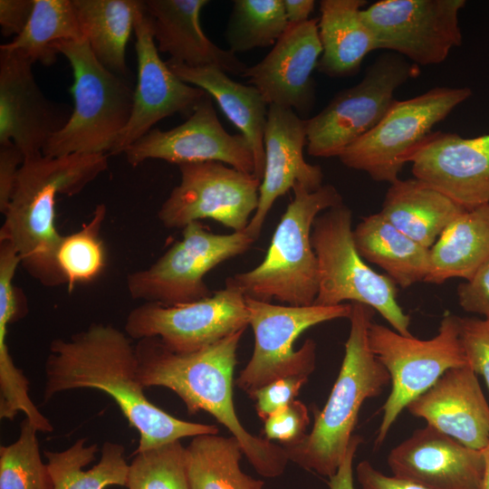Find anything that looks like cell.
I'll return each instance as SVG.
<instances>
[{
  "instance_id": "9c48e42d",
  "label": "cell",
  "mask_w": 489,
  "mask_h": 489,
  "mask_svg": "<svg viewBox=\"0 0 489 489\" xmlns=\"http://www.w3.org/2000/svg\"><path fill=\"white\" fill-rule=\"evenodd\" d=\"M245 302L254 348L235 383L247 394L281 378H309L316 366V342L307 339L295 350V340L312 326L335 319H349L351 313V303L291 306L249 297H245Z\"/></svg>"
},
{
  "instance_id": "f1b7e54d",
  "label": "cell",
  "mask_w": 489,
  "mask_h": 489,
  "mask_svg": "<svg viewBox=\"0 0 489 489\" xmlns=\"http://www.w3.org/2000/svg\"><path fill=\"white\" fill-rule=\"evenodd\" d=\"M489 259V203L465 211L430 248L424 282L441 284L452 278L468 281Z\"/></svg>"
},
{
  "instance_id": "9a60e30c",
  "label": "cell",
  "mask_w": 489,
  "mask_h": 489,
  "mask_svg": "<svg viewBox=\"0 0 489 489\" xmlns=\"http://www.w3.org/2000/svg\"><path fill=\"white\" fill-rule=\"evenodd\" d=\"M465 0H380L361 10L377 50H388L412 63L443 62L462 44L458 15Z\"/></svg>"
},
{
  "instance_id": "52a82bcc",
  "label": "cell",
  "mask_w": 489,
  "mask_h": 489,
  "mask_svg": "<svg viewBox=\"0 0 489 489\" xmlns=\"http://www.w3.org/2000/svg\"><path fill=\"white\" fill-rule=\"evenodd\" d=\"M312 244L318 260L319 289L313 304L344 302L365 304L378 312L398 333L410 336V317L398 304L397 285L374 271L359 254L351 210L343 203L314 220Z\"/></svg>"
},
{
  "instance_id": "3957f363",
  "label": "cell",
  "mask_w": 489,
  "mask_h": 489,
  "mask_svg": "<svg viewBox=\"0 0 489 489\" xmlns=\"http://www.w3.org/2000/svg\"><path fill=\"white\" fill-rule=\"evenodd\" d=\"M107 168L104 154L48 157L41 153L24 159L20 167L4 214L0 241L14 247L22 267L43 286L65 283L56 263L62 237L55 225L57 196L77 195Z\"/></svg>"
},
{
  "instance_id": "e0dca14e",
  "label": "cell",
  "mask_w": 489,
  "mask_h": 489,
  "mask_svg": "<svg viewBox=\"0 0 489 489\" xmlns=\"http://www.w3.org/2000/svg\"><path fill=\"white\" fill-rule=\"evenodd\" d=\"M144 4V2H143ZM138 58V82L130 119L109 156L126 149L146 135L161 120L176 113L189 116L207 94L179 79L158 54L150 16L145 6L134 25Z\"/></svg>"
},
{
  "instance_id": "f546056e",
  "label": "cell",
  "mask_w": 489,
  "mask_h": 489,
  "mask_svg": "<svg viewBox=\"0 0 489 489\" xmlns=\"http://www.w3.org/2000/svg\"><path fill=\"white\" fill-rule=\"evenodd\" d=\"M80 29L95 57L126 77V47L143 1L72 0Z\"/></svg>"
},
{
  "instance_id": "bcb514c9",
  "label": "cell",
  "mask_w": 489,
  "mask_h": 489,
  "mask_svg": "<svg viewBox=\"0 0 489 489\" xmlns=\"http://www.w3.org/2000/svg\"><path fill=\"white\" fill-rule=\"evenodd\" d=\"M285 14L290 25L298 24L310 20L315 1L313 0H283Z\"/></svg>"
},
{
  "instance_id": "f35d334b",
  "label": "cell",
  "mask_w": 489,
  "mask_h": 489,
  "mask_svg": "<svg viewBox=\"0 0 489 489\" xmlns=\"http://www.w3.org/2000/svg\"><path fill=\"white\" fill-rule=\"evenodd\" d=\"M309 424L308 408L295 399L264 420V433L267 440H276L283 446H291L299 443L307 435Z\"/></svg>"
},
{
  "instance_id": "2e32d148",
  "label": "cell",
  "mask_w": 489,
  "mask_h": 489,
  "mask_svg": "<svg viewBox=\"0 0 489 489\" xmlns=\"http://www.w3.org/2000/svg\"><path fill=\"white\" fill-rule=\"evenodd\" d=\"M124 155L132 167L148 159H162L177 166L219 161L252 175L255 170L254 152L247 139L225 129L208 94L184 123L169 130L153 128L128 147Z\"/></svg>"
},
{
  "instance_id": "b9f144b4",
  "label": "cell",
  "mask_w": 489,
  "mask_h": 489,
  "mask_svg": "<svg viewBox=\"0 0 489 489\" xmlns=\"http://www.w3.org/2000/svg\"><path fill=\"white\" fill-rule=\"evenodd\" d=\"M24 161L13 142L0 144V212L5 214L14 187L18 170Z\"/></svg>"
},
{
  "instance_id": "7bdbcfd3",
  "label": "cell",
  "mask_w": 489,
  "mask_h": 489,
  "mask_svg": "<svg viewBox=\"0 0 489 489\" xmlns=\"http://www.w3.org/2000/svg\"><path fill=\"white\" fill-rule=\"evenodd\" d=\"M34 0H1L0 25L4 36L19 35L26 26L33 9Z\"/></svg>"
},
{
  "instance_id": "ba28073f",
  "label": "cell",
  "mask_w": 489,
  "mask_h": 489,
  "mask_svg": "<svg viewBox=\"0 0 489 489\" xmlns=\"http://www.w3.org/2000/svg\"><path fill=\"white\" fill-rule=\"evenodd\" d=\"M458 320V316L446 312L437 334L428 340L370 323L369 348L388 370L391 383L390 394L382 407L375 447L384 443L393 423L412 400L430 388L446 370L467 365Z\"/></svg>"
},
{
  "instance_id": "d4e9b609",
  "label": "cell",
  "mask_w": 489,
  "mask_h": 489,
  "mask_svg": "<svg viewBox=\"0 0 489 489\" xmlns=\"http://www.w3.org/2000/svg\"><path fill=\"white\" fill-rule=\"evenodd\" d=\"M169 69L183 82L198 87L212 97L227 119L247 139L254 156V176L262 180L264 170V136L269 105L259 91L237 82L216 66L189 67L171 59Z\"/></svg>"
},
{
  "instance_id": "d590c367",
  "label": "cell",
  "mask_w": 489,
  "mask_h": 489,
  "mask_svg": "<svg viewBox=\"0 0 489 489\" xmlns=\"http://www.w3.org/2000/svg\"><path fill=\"white\" fill-rule=\"evenodd\" d=\"M37 429L24 418L18 438L0 447V489H53L40 455Z\"/></svg>"
},
{
  "instance_id": "4fadbf2b",
  "label": "cell",
  "mask_w": 489,
  "mask_h": 489,
  "mask_svg": "<svg viewBox=\"0 0 489 489\" xmlns=\"http://www.w3.org/2000/svg\"><path fill=\"white\" fill-rule=\"evenodd\" d=\"M181 179L161 205L158 218L167 228H184L210 218L233 232L244 231L258 206L261 180L219 161L178 166Z\"/></svg>"
},
{
  "instance_id": "603a6c76",
  "label": "cell",
  "mask_w": 489,
  "mask_h": 489,
  "mask_svg": "<svg viewBox=\"0 0 489 489\" xmlns=\"http://www.w3.org/2000/svg\"><path fill=\"white\" fill-rule=\"evenodd\" d=\"M407 408L467 447L484 450L489 443V405L468 365L446 370Z\"/></svg>"
},
{
  "instance_id": "1f68e13d",
  "label": "cell",
  "mask_w": 489,
  "mask_h": 489,
  "mask_svg": "<svg viewBox=\"0 0 489 489\" xmlns=\"http://www.w3.org/2000/svg\"><path fill=\"white\" fill-rule=\"evenodd\" d=\"M238 440L217 434L194 436L186 447L189 489H264V483L244 474Z\"/></svg>"
},
{
  "instance_id": "7a4b0ae2",
  "label": "cell",
  "mask_w": 489,
  "mask_h": 489,
  "mask_svg": "<svg viewBox=\"0 0 489 489\" xmlns=\"http://www.w3.org/2000/svg\"><path fill=\"white\" fill-rule=\"evenodd\" d=\"M245 330L193 352H175L156 337L135 345L138 378L144 388L164 387L184 402L188 414L202 410L225 427L262 476H280L290 461L283 446L254 436L240 422L233 401L237 349Z\"/></svg>"
},
{
  "instance_id": "ab89813d",
  "label": "cell",
  "mask_w": 489,
  "mask_h": 489,
  "mask_svg": "<svg viewBox=\"0 0 489 489\" xmlns=\"http://www.w3.org/2000/svg\"><path fill=\"white\" fill-rule=\"evenodd\" d=\"M308 377H284L275 379L251 392L257 415L262 420L282 410L295 400Z\"/></svg>"
},
{
  "instance_id": "e575fe53",
  "label": "cell",
  "mask_w": 489,
  "mask_h": 489,
  "mask_svg": "<svg viewBox=\"0 0 489 489\" xmlns=\"http://www.w3.org/2000/svg\"><path fill=\"white\" fill-rule=\"evenodd\" d=\"M106 216V206L99 204L89 221L78 231L62 235L56 252V263L68 292L78 283L95 280L105 269L107 255L101 231Z\"/></svg>"
},
{
  "instance_id": "d6a6232c",
  "label": "cell",
  "mask_w": 489,
  "mask_h": 489,
  "mask_svg": "<svg viewBox=\"0 0 489 489\" xmlns=\"http://www.w3.org/2000/svg\"><path fill=\"white\" fill-rule=\"evenodd\" d=\"M31 17L23 32L0 50L17 52L33 63L53 64L58 51L54 44L62 41L84 40L72 0H34Z\"/></svg>"
},
{
  "instance_id": "f6af8a7d",
  "label": "cell",
  "mask_w": 489,
  "mask_h": 489,
  "mask_svg": "<svg viewBox=\"0 0 489 489\" xmlns=\"http://www.w3.org/2000/svg\"><path fill=\"white\" fill-rule=\"evenodd\" d=\"M362 443V437L353 435L348 446L345 456L337 472L329 477L330 489H354L353 485V460L359 446Z\"/></svg>"
},
{
  "instance_id": "44dd1931",
  "label": "cell",
  "mask_w": 489,
  "mask_h": 489,
  "mask_svg": "<svg viewBox=\"0 0 489 489\" xmlns=\"http://www.w3.org/2000/svg\"><path fill=\"white\" fill-rule=\"evenodd\" d=\"M388 465L394 476L427 489H481L484 456L427 425L389 452Z\"/></svg>"
},
{
  "instance_id": "8fae6325",
  "label": "cell",
  "mask_w": 489,
  "mask_h": 489,
  "mask_svg": "<svg viewBox=\"0 0 489 489\" xmlns=\"http://www.w3.org/2000/svg\"><path fill=\"white\" fill-rule=\"evenodd\" d=\"M419 73V66L398 53L379 56L359 83L336 93L323 110L306 120L308 154L339 157L382 120L395 101V91Z\"/></svg>"
},
{
  "instance_id": "74e56055",
  "label": "cell",
  "mask_w": 489,
  "mask_h": 489,
  "mask_svg": "<svg viewBox=\"0 0 489 489\" xmlns=\"http://www.w3.org/2000/svg\"><path fill=\"white\" fill-rule=\"evenodd\" d=\"M459 338L467 365L489 388V320L459 317Z\"/></svg>"
},
{
  "instance_id": "7dc6e473",
  "label": "cell",
  "mask_w": 489,
  "mask_h": 489,
  "mask_svg": "<svg viewBox=\"0 0 489 489\" xmlns=\"http://www.w3.org/2000/svg\"><path fill=\"white\" fill-rule=\"evenodd\" d=\"M484 456V472L481 489H489V443L483 450Z\"/></svg>"
},
{
  "instance_id": "4316f807",
  "label": "cell",
  "mask_w": 489,
  "mask_h": 489,
  "mask_svg": "<svg viewBox=\"0 0 489 489\" xmlns=\"http://www.w3.org/2000/svg\"><path fill=\"white\" fill-rule=\"evenodd\" d=\"M466 209L414 177L390 184L380 210L400 232L431 248L443 231Z\"/></svg>"
},
{
  "instance_id": "ac0fdd59",
  "label": "cell",
  "mask_w": 489,
  "mask_h": 489,
  "mask_svg": "<svg viewBox=\"0 0 489 489\" xmlns=\"http://www.w3.org/2000/svg\"><path fill=\"white\" fill-rule=\"evenodd\" d=\"M32 66L20 53L0 50V144L13 142L24 159L41 154L72 114L44 96Z\"/></svg>"
},
{
  "instance_id": "8d00e7d4",
  "label": "cell",
  "mask_w": 489,
  "mask_h": 489,
  "mask_svg": "<svg viewBox=\"0 0 489 489\" xmlns=\"http://www.w3.org/2000/svg\"><path fill=\"white\" fill-rule=\"evenodd\" d=\"M128 489H189L186 447L177 440L136 453L129 466Z\"/></svg>"
},
{
  "instance_id": "30bf717a",
  "label": "cell",
  "mask_w": 489,
  "mask_h": 489,
  "mask_svg": "<svg viewBox=\"0 0 489 489\" xmlns=\"http://www.w3.org/2000/svg\"><path fill=\"white\" fill-rule=\"evenodd\" d=\"M255 240L244 230L214 234L196 221L183 228L174 243L149 267L128 274L131 298L145 302L177 305L196 302L213 292L205 275L219 264L245 253Z\"/></svg>"
},
{
  "instance_id": "7402d4cb",
  "label": "cell",
  "mask_w": 489,
  "mask_h": 489,
  "mask_svg": "<svg viewBox=\"0 0 489 489\" xmlns=\"http://www.w3.org/2000/svg\"><path fill=\"white\" fill-rule=\"evenodd\" d=\"M307 145L306 120L289 108L270 105L264 129V170L259 188L256 211L244 229L258 239L269 211L276 199L296 183L310 191L322 186L320 166L308 163L303 157Z\"/></svg>"
},
{
  "instance_id": "83f0119b",
  "label": "cell",
  "mask_w": 489,
  "mask_h": 489,
  "mask_svg": "<svg viewBox=\"0 0 489 489\" xmlns=\"http://www.w3.org/2000/svg\"><path fill=\"white\" fill-rule=\"evenodd\" d=\"M360 256L383 269L405 289L424 282L430 264V248L417 243L386 220L379 212L365 216L353 229Z\"/></svg>"
},
{
  "instance_id": "484cf974",
  "label": "cell",
  "mask_w": 489,
  "mask_h": 489,
  "mask_svg": "<svg viewBox=\"0 0 489 489\" xmlns=\"http://www.w3.org/2000/svg\"><path fill=\"white\" fill-rule=\"evenodd\" d=\"M364 0H321L318 21L322 53L317 70L331 78L354 75L367 54L377 50L361 16Z\"/></svg>"
},
{
  "instance_id": "60d3db41",
  "label": "cell",
  "mask_w": 489,
  "mask_h": 489,
  "mask_svg": "<svg viewBox=\"0 0 489 489\" xmlns=\"http://www.w3.org/2000/svg\"><path fill=\"white\" fill-rule=\"evenodd\" d=\"M457 297L464 311L489 320V259L471 279L458 285Z\"/></svg>"
},
{
  "instance_id": "ee69618b",
  "label": "cell",
  "mask_w": 489,
  "mask_h": 489,
  "mask_svg": "<svg viewBox=\"0 0 489 489\" xmlns=\"http://www.w3.org/2000/svg\"><path fill=\"white\" fill-rule=\"evenodd\" d=\"M356 475L362 489H427L413 482L382 474L368 461L359 463Z\"/></svg>"
},
{
  "instance_id": "5bb4252c",
  "label": "cell",
  "mask_w": 489,
  "mask_h": 489,
  "mask_svg": "<svg viewBox=\"0 0 489 489\" xmlns=\"http://www.w3.org/2000/svg\"><path fill=\"white\" fill-rule=\"evenodd\" d=\"M248 325L245 296L225 285L192 302H144L129 312L124 330L131 340L156 337L172 351L187 353L213 345Z\"/></svg>"
},
{
  "instance_id": "836d02e7",
  "label": "cell",
  "mask_w": 489,
  "mask_h": 489,
  "mask_svg": "<svg viewBox=\"0 0 489 489\" xmlns=\"http://www.w3.org/2000/svg\"><path fill=\"white\" fill-rule=\"evenodd\" d=\"M288 26L283 0H235L225 30L228 50L274 45Z\"/></svg>"
},
{
  "instance_id": "ffe728a7",
  "label": "cell",
  "mask_w": 489,
  "mask_h": 489,
  "mask_svg": "<svg viewBox=\"0 0 489 489\" xmlns=\"http://www.w3.org/2000/svg\"><path fill=\"white\" fill-rule=\"evenodd\" d=\"M321 53L317 19L289 24L267 55L248 66L242 77L259 91L269 106L289 108L305 116L314 104L312 72Z\"/></svg>"
},
{
  "instance_id": "cb8c5ba5",
  "label": "cell",
  "mask_w": 489,
  "mask_h": 489,
  "mask_svg": "<svg viewBox=\"0 0 489 489\" xmlns=\"http://www.w3.org/2000/svg\"><path fill=\"white\" fill-rule=\"evenodd\" d=\"M143 2L158 52L189 67L216 66L226 73L243 75L248 66L235 53L215 44L202 29L200 14L208 0Z\"/></svg>"
},
{
  "instance_id": "8992f818",
  "label": "cell",
  "mask_w": 489,
  "mask_h": 489,
  "mask_svg": "<svg viewBox=\"0 0 489 489\" xmlns=\"http://www.w3.org/2000/svg\"><path fill=\"white\" fill-rule=\"evenodd\" d=\"M54 48L73 72L70 89L74 107L65 126L53 134L42 153L48 157L104 154L109 157L132 112L134 90L102 65L87 41H62Z\"/></svg>"
},
{
  "instance_id": "5b68a950",
  "label": "cell",
  "mask_w": 489,
  "mask_h": 489,
  "mask_svg": "<svg viewBox=\"0 0 489 489\" xmlns=\"http://www.w3.org/2000/svg\"><path fill=\"white\" fill-rule=\"evenodd\" d=\"M283 214L264 260L250 271L226 278L225 285L245 297L285 305L310 306L319 289L318 260L312 244L314 220L322 212L342 204L331 184L310 191L299 183Z\"/></svg>"
},
{
  "instance_id": "d6986e66",
  "label": "cell",
  "mask_w": 489,
  "mask_h": 489,
  "mask_svg": "<svg viewBox=\"0 0 489 489\" xmlns=\"http://www.w3.org/2000/svg\"><path fill=\"white\" fill-rule=\"evenodd\" d=\"M414 177L470 210L489 203V134H428L407 157Z\"/></svg>"
},
{
  "instance_id": "6da1fadb",
  "label": "cell",
  "mask_w": 489,
  "mask_h": 489,
  "mask_svg": "<svg viewBox=\"0 0 489 489\" xmlns=\"http://www.w3.org/2000/svg\"><path fill=\"white\" fill-rule=\"evenodd\" d=\"M44 402L59 393L94 388L110 396L139 434V453L184 437L218 434V427L186 421L150 402L138 378L131 339L110 324L92 323L69 339H55L45 366Z\"/></svg>"
},
{
  "instance_id": "277c9868",
  "label": "cell",
  "mask_w": 489,
  "mask_h": 489,
  "mask_svg": "<svg viewBox=\"0 0 489 489\" xmlns=\"http://www.w3.org/2000/svg\"><path fill=\"white\" fill-rule=\"evenodd\" d=\"M375 311L352 302L350 334L341 367L321 411L314 412L309 434L299 443L283 446L290 461L321 475L331 477L341 464L363 402L379 396L390 383L386 368L371 351L368 330Z\"/></svg>"
},
{
  "instance_id": "7c38bea8",
  "label": "cell",
  "mask_w": 489,
  "mask_h": 489,
  "mask_svg": "<svg viewBox=\"0 0 489 489\" xmlns=\"http://www.w3.org/2000/svg\"><path fill=\"white\" fill-rule=\"evenodd\" d=\"M471 95L467 87H436L414 98L395 100L382 120L338 158L375 181L391 184L399 179L408 155Z\"/></svg>"
},
{
  "instance_id": "4dcf8cb0",
  "label": "cell",
  "mask_w": 489,
  "mask_h": 489,
  "mask_svg": "<svg viewBox=\"0 0 489 489\" xmlns=\"http://www.w3.org/2000/svg\"><path fill=\"white\" fill-rule=\"evenodd\" d=\"M121 444L106 441L99 463L89 470L83 467L92 462L97 444L86 446V438L60 452L44 451L53 489H105L110 485L126 486L129 465L124 457Z\"/></svg>"
}]
</instances>
